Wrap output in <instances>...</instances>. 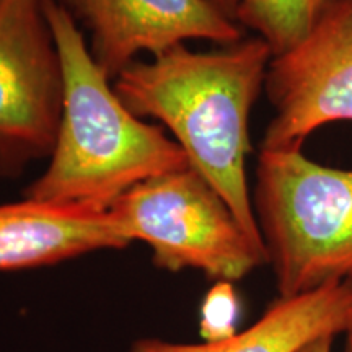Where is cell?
I'll use <instances>...</instances> for the list:
<instances>
[{
    "instance_id": "obj_1",
    "label": "cell",
    "mask_w": 352,
    "mask_h": 352,
    "mask_svg": "<svg viewBox=\"0 0 352 352\" xmlns=\"http://www.w3.org/2000/svg\"><path fill=\"white\" fill-rule=\"evenodd\" d=\"M271 59V47L258 36L209 52L178 44L148 63L135 60L113 80L131 113L153 118L171 132L189 165L212 184L263 248L246 158L253 151L250 116Z\"/></svg>"
},
{
    "instance_id": "obj_2",
    "label": "cell",
    "mask_w": 352,
    "mask_h": 352,
    "mask_svg": "<svg viewBox=\"0 0 352 352\" xmlns=\"http://www.w3.org/2000/svg\"><path fill=\"white\" fill-rule=\"evenodd\" d=\"M43 3L63 60L64 103L50 164L23 197L108 210L138 184L189 165L175 139L122 103L67 8Z\"/></svg>"
},
{
    "instance_id": "obj_3",
    "label": "cell",
    "mask_w": 352,
    "mask_h": 352,
    "mask_svg": "<svg viewBox=\"0 0 352 352\" xmlns=\"http://www.w3.org/2000/svg\"><path fill=\"white\" fill-rule=\"evenodd\" d=\"M253 209L279 297L352 277V170L261 148Z\"/></svg>"
},
{
    "instance_id": "obj_4",
    "label": "cell",
    "mask_w": 352,
    "mask_h": 352,
    "mask_svg": "<svg viewBox=\"0 0 352 352\" xmlns=\"http://www.w3.org/2000/svg\"><path fill=\"white\" fill-rule=\"evenodd\" d=\"M131 241H144L160 270L243 279L267 263L212 184L191 165L138 184L108 209Z\"/></svg>"
},
{
    "instance_id": "obj_5",
    "label": "cell",
    "mask_w": 352,
    "mask_h": 352,
    "mask_svg": "<svg viewBox=\"0 0 352 352\" xmlns=\"http://www.w3.org/2000/svg\"><path fill=\"white\" fill-rule=\"evenodd\" d=\"M64 70L43 0H0V178L51 155Z\"/></svg>"
},
{
    "instance_id": "obj_6",
    "label": "cell",
    "mask_w": 352,
    "mask_h": 352,
    "mask_svg": "<svg viewBox=\"0 0 352 352\" xmlns=\"http://www.w3.org/2000/svg\"><path fill=\"white\" fill-rule=\"evenodd\" d=\"M264 90L276 114L263 151L302 148L320 127L352 121V0H341L307 38L272 56Z\"/></svg>"
},
{
    "instance_id": "obj_7",
    "label": "cell",
    "mask_w": 352,
    "mask_h": 352,
    "mask_svg": "<svg viewBox=\"0 0 352 352\" xmlns=\"http://www.w3.org/2000/svg\"><path fill=\"white\" fill-rule=\"evenodd\" d=\"M90 33L91 56L109 77L148 52L158 56L189 39L220 46L239 43L243 30L210 0H59Z\"/></svg>"
},
{
    "instance_id": "obj_8",
    "label": "cell",
    "mask_w": 352,
    "mask_h": 352,
    "mask_svg": "<svg viewBox=\"0 0 352 352\" xmlns=\"http://www.w3.org/2000/svg\"><path fill=\"white\" fill-rule=\"evenodd\" d=\"M129 245L109 210L28 197L0 204V272L52 266Z\"/></svg>"
},
{
    "instance_id": "obj_9",
    "label": "cell",
    "mask_w": 352,
    "mask_h": 352,
    "mask_svg": "<svg viewBox=\"0 0 352 352\" xmlns=\"http://www.w3.org/2000/svg\"><path fill=\"white\" fill-rule=\"evenodd\" d=\"M352 324V277L294 297H277L256 323L222 342L183 344L138 340L131 352H297L321 336L344 334Z\"/></svg>"
},
{
    "instance_id": "obj_10",
    "label": "cell",
    "mask_w": 352,
    "mask_h": 352,
    "mask_svg": "<svg viewBox=\"0 0 352 352\" xmlns=\"http://www.w3.org/2000/svg\"><path fill=\"white\" fill-rule=\"evenodd\" d=\"M341 0H241L235 21L267 43L272 56L308 36Z\"/></svg>"
},
{
    "instance_id": "obj_11",
    "label": "cell",
    "mask_w": 352,
    "mask_h": 352,
    "mask_svg": "<svg viewBox=\"0 0 352 352\" xmlns=\"http://www.w3.org/2000/svg\"><path fill=\"white\" fill-rule=\"evenodd\" d=\"M241 302L230 280H215L201 303L199 334L204 342H222L239 333Z\"/></svg>"
},
{
    "instance_id": "obj_12",
    "label": "cell",
    "mask_w": 352,
    "mask_h": 352,
    "mask_svg": "<svg viewBox=\"0 0 352 352\" xmlns=\"http://www.w3.org/2000/svg\"><path fill=\"white\" fill-rule=\"evenodd\" d=\"M334 338H336V336L316 338L315 341L308 342V344L303 346L302 349H298L297 352H331Z\"/></svg>"
},
{
    "instance_id": "obj_13",
    "label": "cell",
    "mask_w": 352,
    "mask_h": 352,
    "mask_svg": "<svg viewBox=\"0 0 352 352\" xmlns=\"http://www.w3.org/2000/svg\"><path fill=\"white\" fill-rule=\"evenodd\" d=\"M219 10H222L227 16H230L232 20H235L236 10H239L241 0H210Z\"/></svg>"
},
{
    "instance_id": "obj_14",
    "label": "cell",
    "mask_w": 352,
    "mask_h": 352,
    "mask_svg": "<svg viewBox=\"0 0 352 352\" xmlns=\"http://www.w3.org/2000/svg\"><path fill=\"white\" fill-rule=\"evenodd\" d=\"M342 352H352V324L344 333V347H342Z\"/></svg>"
}]
</instances>
